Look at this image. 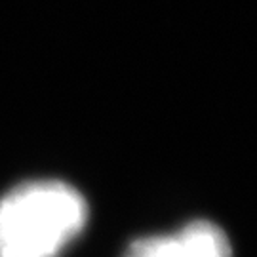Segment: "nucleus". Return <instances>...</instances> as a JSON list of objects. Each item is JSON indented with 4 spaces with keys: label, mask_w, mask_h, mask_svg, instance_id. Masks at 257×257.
Listing matches in <instances>:
<instances>
[{
    "label": "nucleus",
    "mask_w": 257,
    "mask_h": 257,
    "mask_svg": "<svg viewBox=\"0 0 257 257\" xmlns=\"http://www.w3.org/2000/svg\"><path fill=\"white\" fill-rule=\"evenodd\" d=\"M88 219L82 194L61 181H33L0 200V257H57Z\"/></svg>",
    "instance_id": "f257e3e1"
},
{
    "label": "nucleus",
    "mask_w": 257,
    "mask_h": 257,
    "mask_svg": "<svg viewBox=\"0 0 257 257\" xmlns=\"http://www.w3.org/2000/svg\"><path fill=\"white\" fill-rule=\"evenodd\" d=\"M124 257H230V246L219 227L194 221L172 234L134 242Z\"/></svg>",
    "instance_id": "f03ea898"
}]
</instances>
